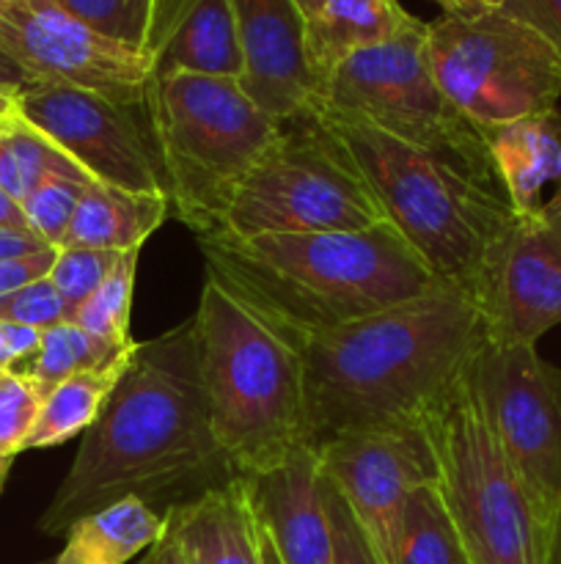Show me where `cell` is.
Listing matches in <instances>:
<instances>
[{
	"label": "cell",
	"mask_w": 561,
	"mask_h": 564,
	"mask_svg": "<svg viewBox=\"0 0 561 564\" xmlns=\"http://www.w3.org/2000/svg\"><path fill=\"white\" fill-rule=\"evenodd\" d=\"M240 479L209 422L193 319L138 341L75 463L38 518L50 538L113 501L138 496L163 516Z\"/></svg>",
	"instance_id": "obj_1"
},
{
	"label": "cell",
	"mask_w": 561,
	"mask_h": 564,
	"mask_svg": "<svg viewBox=\"0 0 561 564\" xmlns=\"http://www.w3.org/2000/svg\"><path fill=\"white\" fill-rule=\"evenodd\" d=\"M487 339L484 314L451 286L317 336L300 350L306 446L424 424Z\"/></svg>",
	"instance_id": "obj_2"
},
{
	"label": "cell",
	"mask_w": 561,
	"mask_h": 564,
	"mask_svg": "<svg viewBox=\"0 0 561 564\" xmlns=\"http://www.w3.org/2000/svg\"><path fill=\"white\" fill-rule=\"evenodd\" d=\"M196 240L207 279L297 352L317 336L443 286L388 220L361 231H215Z\"/></svg>",
	"instance_id": "obj_3"
},
{
	"label": "cell",
	"mask_w": 561,
	"mask_h": 564,
	"mask_svg": "<svg viewBox=\"0 0 561 564\" xmlns=\"http://www.w3.org/2000/svg\"><path fill=\"white\" fill-rule=\"evenodd\" d=\"M317 110L344 138L388 224L429 273L479 306L495 251L517 218L504 193L358 116L328 105Z\"/></svg>",
	"instance_id": "obj_4"
},
{
	"label": "cell",
	"mask_w": 561,
	"mask_h": 564,
	"mask_svg": "<svg viewBox=\"0 0 561 564\" xmlns=\"http://www.w3.org/2000/svg\"><path fill=\"white\" fill-rule=\"evenodd\" d=\"M193 325L218 444L240 477L280 466L306 446L300 352L212 279Z\"/></svg>",
	"instance_id": "obj_5"
},
{
	"label": "cell",
	"mask_w": 561,
	"mask_h": 564,
	"mask_svg": "<svg viewBox=\"0 0 561 564\" xmlns=\"http://www.w3.org/2000/svg\"><path fill=\"white\" fill-rule=\"evenodd\" d=\"M170 207L196 237L226 229L231 202L273 147L280 121L234 77L168 75L148 94Z\"/></svg>",
	"instance_id": "obj_6"
},
{
	"label": "cell",
	"mask_w": 561,
	"mask_h": 564,
	"mask_svg": "<svg viewBox=\"0 0 561 564\" xmlns=\"http://www.w3.org/2000/svg\"><path fill=\"white\" fill-rule=\"evenodd\" d=\"M438 488L471 564H548L550 529L462 378L424 422Z\"/></svg>",
	"instance_id": "obj_7"
},
{
	"label": "cell",
	"mask_w": 561,
	"mask_h": 564,
	"mask_svg": "<svg viewBox=\"0 0 561 564\" xmlns=\"http://www.w3.org/2000/svg\"><path fill=\"white\" fill-rule=\"evenodd\" d=\"M385 209L355 154L317 108L280 121L231 202L226 229L237 237L361 231L385 224Z\"/></svg>",
	"instance_id": "obj_8"
},
{
	"label": "cell",
	"mask_w": 561,
	"mask_h": 564,
	"mask_svg": "<svg viewBox=\"0 0 561 564\" xmlns=\"http://www.w3.org/2000/svg\"><path fill=\"white\" fill-rule=\"evenodd\" d=\"M319 105L358 116L504 193L484 132L451 105L435 80L427 22L418 20L410 31L336 66Z\"/></svg>",
	"instance_id": "obj_9"
},
{
	"label": "cell",
	"mask_w": 561,
	"mask_h": 564,
	"mask_svg": "<svg viewBox=\"0 0 561 564\" xmlns=\"http://www.w3.org/2000/svg\"><path fill=\"white\" fill-rule=\"evenodd\" d=\"M427 50L438 86L482 132L548 113L561 99L559 50L501 9L427 22Z\"/></svg>",
	"instance_id": "obj_10"
},
{
	"label": "cell",
	"mask_w": 561,
	"mask_h": 564,
	"mask_svg": "<svg viewBox=\"0 0 561 564\" xmlns=\"http://www.w3.org/2000/svg\"><path fill=\"white\" fill-rule=\"evenodd\" d=\"M16 116L69 154L94 182L170 202L148 99L119 102L86 88L31 83L16 94Z\"/></svg>",
	"instance_id": "obj_11"
},
{
	"label": "cell",
	"mask_w": 561,
	"mask_h": 564,
	"mask_svg": "<svg viewBox=\"0 0 561 564\" xmlns=\"http://www.w3.org/2000/svg\"><path fill=\"white\" fill-rule=\"evenodd\" d=\"M501 449L548 521L561 499V369L531 345L484 341L465 372Z\"/></svg>",
	"instance_id": "obj_12"
},
{
	"label": "cell",
	"mask_w": 561,
	"mask_h": 564,
	"mask_svg": "<svg viewBox=\"0 0 561 564\" xmlns=\"http://www.w3.org/2000/svg\"><path fill=\"white\" fill-rule=\"evenodd\" d=\"M0 47L33 83L86 88L119 102H146L152 94V55L99 36L58 0H0Z\"/></svg>",
	"instance_id": "obj_13"
},
{
	"label": "cell",
	"mask_w": 561,
	"mask_h": 564,
	"mask_svg": "<svg viewBox=\"0 0 561 564\" xmlns=\"http://www.w3.org/2000/svg\"><path fill=\"white\" fill-rule=\"evenodd\" d=\"M314 452L319 471L344 496L380 564H391L407 499L413 490L438 479L427 427L352 430Z\"/></svg>",
	"instance_id": "obj_14"
},
{
	"label": "cell",
	"mask_w": 561,
	"mask_h": 564,
	"mask_svg": "<svg viewBox=\"0 0 561 564\" xmlns=\"http://www.w3.org/2000/svg\"><path fill=\"white\" fill-rule=\"evenodd\" d=\"M490 341L531 345L561 323V209L517 215L479 301Z\"/></svg>",
	"instance_id": "obj_15"
},
{
	"label": "cell",
	"mask_w": 561,
	"mask_h": 564,
	"mask_svg": "<svg viewBox=\"0 0 561 564\" xmlns=\"http://www.w3.org/2000/svg\"><path fill=\"white\" fill-rule=\"evenodd\" d=\"M245 72L240 86L273 119L286 121L319 105L306 61V17L295 0H231Z\"/></svg>",
	"instance_id": "obj_16"
},
{
	"label": "cell",
	"mask_w": 561,
	"mask_h": 564,
	"mask_svg": "<svg viewBox=\"0 0 561 564\" xmlns=\"http://www.w3.org/2000/svg\"><path fill=\"white\" fill-rule=\"evenodd\" d=\"M242 479L253 516L280 564H333V532L317 452L300 446L280 466Z\"/></svg>",
	"instance_id": "obj_17"
},
{
	"label": "cell",
	"mask_w": 561,
	"mask_h": 564,
	"mask_svg": "<svg viewBox=\"0 0 561 564\" xmlns=\"http://www.w3.org/2000/svg\"><path fill=\"white\" fill-rule=\"evenodd\" d=\"M154 80L168 75L234 77L245 72L231 0H176L152 50Z\"/></svg>",
	"instance_id": "obj_18"
},
{
	"label": "cell",
	"mask_w": 561,
	"mask_h": 564,
	"mask_svg": "<svg viewBox=\"0 0 561 564\" xmlns=\"http://www.w3.org/2000/svg\"><path fill=\"white\" fill-rule=\"evenodd\" d=\"M504 196L515 215H534L561 196V110L526 116L484 132Z\"/></svg>",
	"instance_id": "obj_19"
},
{
	"label": "cell",
	"mask_w": 561,
	"mask_h": 564,
	"mask_svg": "<svg viewBox=\"0 0 561 564\" xmlns=\"http://www.w3.org/2000/svg\"><path fill=\"white\" fill-rule=\"evenodd\" d=\"M168 534L190 564H262L258 523L242 477L170 512Z\"/></svg>",
	"instance_id": "obj_20"
},
{
	"label": "cell",
	"mask_w": 561,
	"mask_h": 564,
	"mask_svg": "<svg viewBox=\"0 0 561 564\" xmlns=\"http://www.w3.org/2000/svg\"><path fill=\"white\" fill-rule=\"evenodd\" d=\"M418 22L399 0H324L306 17V61L314 83L322 88L336 66L355 53L391 42Z\"/></svg>",
	"instance_id": "obj_21"
},
{
	"label": "cell",
	"mask_w": 561,
	"mask_h": 564,
	"mask_svg": "<svg viewBox=\"0 0 561 564\" xmlns=\"http://www.w3.org/2000/svg\"><path fill=\"white\" fill-rule=\"evenodd\" d=\"M170 202L154 193H130L91 182L75 209L61 248L135 251L168 218Z\"/></svg>",
	"instance_id": "obj_22"
},
{
	"label": "cell",
	"mask_w": 561,
	"mask_h": 564,
	"mask_svg": "<svg viewBox=\"0 0 561 564\" xmlns=\"http://www.w3.org/2000/svg\"><path fill=\"white\" fill-rule=\"evenodd\" d=\"M168 532V516L138 496L113 501L72 523L53 564H130Z\"/></svg>",
	"instance_id": "obj_23"
},
{
	"label": "cell",
	"mask_w": 561,
	"mask_h": 564,
	"mask_svg": "<svg viewBox=\"0 0 561 564\" xmlns=\"http://www.w3.org/2000/svg\"><path fill=\"white\" fill-rule=\"evenodd\" d=\"M130 356L132 352H127V356L116 358V361L105 364V367L77 372L72 378H66L64 383L55 386L44 397L42 411H38L36 424H33L22 452L66 444V441L77 438L86 430H91V424L99 419L108 397L113 394L116 383L124 375Z\"/></svg>",
	"instance_id": "obj_24"
},
{
	"label": "cell",
	"mask_w": 561,
	"mask_h": 564,
	"mask_svg": "<svg viewBox=\"0 0 561 564\" xmlns=\"http://www.w3.org/2000/svg\"><path fill=\"white\" fill-rule=\"evenodd\" d=\"M55 176L91 180L36 127L22 121L16 113L6 119L0 127V187L22 204L38 185Z\"/></svg>",
	"instance_id": "obj_25"
},
{
	"label": "cell",
	"mask_w": 561,
	"mask_h": 564,
	"mask_svg": "<svg viewBox=\"0 0 561 564\" xmlns=\"http://www.w3.org/2000/svg\"><path fill=\"white\" fill-rule=\"evenodd\" d=\"M391 564H471L435 485H421L407 499Z\"/></svg>",
	"instance_id": "obj_26"
},
{
	"label": "cell",
	"mask_w": 561,
	"mask_h": 564,
	"mask_svg": "<svg viewBox=\"0 0 561 564\" xmlns=\"http://www.w3.org/2000/svg\"><path fill=\"white\" fill-rule=\"evenodd\" d=\"M127 352L132 350H110L102 341H97L86 330L77 328L75 323L64 319V323L53 325V328H44L38 350L28 361H22L20 367L9 369V372L28 378L47 397L55 386L64 383L72 375L105 367V364L116 361V358L127 356Z\"/></svg>",
	"instance_id": "obj_27"
},
{
	"label": "cell",
	"mask_w": 561,
	"mask_h": 564,
	"mask_svg": "<svg viewBox=\"0 0 561 564\" xmlns=\"http://www.w3.org/2000/svg\"><path fill=\"white\" fill-rule=\"evenodd\" d=\"M138 257H141V248L121 253L113 273L69 317V323H75L77 328H82L110 350H132L135 347L130 336V312L132 292H135Z\"/></svg>",
	"instance_id": "obj_28"
},
{
	"label": "cell",
	"mask_w": 561,
	"mask_h": 564,
	"mask_svg": "<svg viewBox=\"0 0 561 564\" xmlns=\"http://www.w3.org/2000/svg\"><path fill=\"white\" fill-rule=\"evenodd\" d=\"M58 3L99 36L152 55L160 28V0H58Z\"/></svg>",
	"instance_id": "obj_29"
},
{
	"label": "cell",
	"mask_w": 561,
	"mask_h": 564,
	"mask_svg": "<svg viewBox=\"0 0 561 564\" xmlns=\"http://www.w3.org/2000/svg\"><path fill=\"white\" fill-rule=\"evenodd\" d=\"M119 251H97V248H58L50 268V284L64 297L69 317L102 286V281L119 264Z\"/></svg>",
	"instance_id": "obj_30"
},
{
	"label": "cell",
	"mask_w": 561,
	"mask_h": 564,
	"mask_svg": "<svg viewBox=\"0 0 561 564\" xmlns=\"http://www.w3.org/2000/svg\"><path fill=\"white\" fill-rule=\"evenodd\" d=\"M94 180H66V176H55L38 185L31 196L22 202V213H25L28 226L38 240L47 242L50 248H61L66 231H69L75 209L80 204L82 193Z\"/></svg>",
	"instance_id": "obj_31"
},
{
	"label": "cell",
	"mask_w": 561,
	"mask_h": 564,
	"mask_svg": "<svg viewBox=\"0 0 561 564\" xmlns=\"http://www.w3.org/2000/svg\"><path fill=\"white\" fill-rule=\"evenodd\" d=\"M44 394L16 372L0 375V452L16 457L36 424Z\"/></svg>",
	"instance_id": "obj_32"
},
{
	"label": "cell",
	"mask_w": 561,
	"mask_h": 564,
	"mask_svg": "<svg viewBox=\"0 0 561 564\" xmlns=\"http://www.w3.org/2000/svg\"><path fill=\"white\" fill-rule=\"evenodd\" d=\"M0 319L3 323L44 330L69 319V308H66L58 290L44 275V279L31 281V284L20 286V290H11L6 295H0Z\"/></svg>",
	"instance_id": "obj_33"
},
{
	"label": "cell",
	"mask_w": 561,
	"mask_h": 564,
	"mask_svg": "<svg viewBox=\"0 0 561 564\" xmlns=\"http://www.w3.org/2000/svg\"><path fill=\"white\" fill-rule=\"evenodd\" d=\"M324 507H328L330 532H333V564H380L372 543L358 527L355 516L346 507L344 496L322 477Z\"/></svg>",
	"instance_id": "obj_34"
},
{
	"label": "cell",
	"mask_w": 561,
	"mask_h": 564,
	"mask_svg": "<svg viewBox=\"0 0 561 564\" xmlns=\"http://www.w3.org/2000/svg\"><path fill=\"white\" fill-rule=\"evenodd\" d=\"M501 11L542 33L561 55V0H504Z\"/></svg>",
	"instance_id": "obj_35"
},
{
	"label": "cell",
	"mask_w": 561,
	"mask_h": 564,
	"mask_svg": "<svg viewBox=\"0 0 561 564\" xmlns=\"http://www.w3.org/2000/svg\"><path fill=\"white\" fill-rule=\"evenodd\" d=\"M38 341H42V330L0 319V369L9 372L28 361L38 350Z\"/></svg>",
	"instance_id": "obj_36"
},
{
	"label": "cell",
	"mask_w": 561,
	"mask_h": 564,
	"mask_svg": "<svg viewBox=\"0 0 561 564\" xmlns=\"http://www.w3.org/2000/svg\"><path fill=\"white\" fill-rule=\"evenodd\" d=\"M55 253H58V248H47L42 253H33V257L0 262V295H6L11 290H20V286L31 284V281L44 279L50 273V268H53Z\"/></svg>",
	"instance_id": "obj_37"
},
{
	"label": "cell",
	"mask_w": 561,
	"mask_h": 564,
	"mask_svg": "<svg viewBox=\"0 0 561 564\" xmlns=\"http://www.w3.org/2000/svg\"><path fill=\"white\" fill-rule=\"evenodd\" d=\"M47 242L38 240L31 231H11L0 229V262H11V259H25L33 253L47 251Z\"/></svg>",
	"instance_id": "obj_38"
},
{
	"label": "cell",
	"mask_w": 561,
	"mask_h": 564,
	"mask_svg": "<svg viewBox=\"0 0 561 564\" xmlns=\"http://www.w3.org/2000/svg\"><path fill=\"white\" fill-rule=\"evenodd\" d=\"M443 9V17H457V20H473V17L490 14L504 6V0H432Z\"/></svg>",
	"instance_id": "obj_39"
},
{
	"label": "cell",
	"mask_w": 561,
	"mask_h": 564,
	"mask_svg": "<svg viewBox=\"0 0 561 564\" xmlns=\"http://www.w3.org/2000/svg\"><path fill=\"white\" fill-rule=\"evenodd\" d=\"M31 75H28L25 69H20V66L6 55V50L0 47V91L20 94L22 88L31 86Z\"/></svg>",
	"instance_id": "obj_40"
},
{
	"label": "cell",
	"mask_w": 561,
	"mask_h": 564,
	"mask_svg": "<svg viewBox=\"0 0 561 564\" xmlns=\"http://www.w3.org/2000/svg\"><path fill=\"white\" fill-rule=\"evenodd\" d=\"M141 564H190V562H187V556L182 554L179 543L165 532V538L160 540L154 549H148L146 554H143Z\"/></svg>",
	"instance_id": "obj_41"
},
{
	"label": "cell",
	"mask_w": 561,
	"mask_h": 564,
	"mask_svg": "<svg viewBox=\"0 0 561 564\" xmlns=\"http://www.w3.org/2000/svg\"><path fill=\"white\" fill-rule=\"evenodd\" d=\"M0 229H11V231H31L28 226L25 213H22V204L16 198H11L9 193L0 187ZM33 235V231H31Z\"/></svg>",
	"instance_id": "obj_42"
},
{
	"label": "cell",
	"mask_w": 561,
	"mask_h": 564,
	"mask_svg": "<svg viewBox=\"0 0 561 564\" xmlns=\"http://www.w3.org/2000/svg\"><path fill=\"white\" fill-rule=\"evenodd\" d=\"M548 564H561V499H559V507H556L553 529H550V554H548Z\"/></svg>",
	"instance_id": "obj_43"
},
{
	"label": "cell",
	"mask_w": 561,
	"mask_h": 564,
	"mask_svg": "<svg viewBox=\"0 0 561 564\" xmlns=\"http://www.w3.org/2000/svg\"><path fill=\"white\" fill-rule=\"evenodd\" d=\"M258 523V521H256ZM258 549H262V564H280L278 554H275L273 543H270L267 534L262 532V527H258Z\"/></svg>",
	"instance_id": "obj_44"
},
{
	"label": "cell",
	"mask_w": 561,
	"mask_h": 564,
	"mask_svg": "<svg viewBox=\"0 0 561 564\" xmlns=\"http://www.w3.org/2000/svg\"><path fill=\"white\" fill-rule=\"evenodd\" d=\"M16 113V94L0 91V121L11 119Z\"/></svg>",
	"instance_id": "obj_45"
},
{
	"label": "cell",
	"mask_w": 561,
	"mask_h": 564,
	"mask_svg": "<svg viewBox=\"0 0 561 564\" xmlns=\"http://www.w3.org/2000/svg\"><path fill=\"white\" fill-rule=\"evenodd\" d=\"M295 3H297V9L302 11V17H311L314 11L324 3V0H295Z\"/></svg>",
	"instance_id": "obj_46"
},
{
	"label": "cell",
	"mask_w": 561,
	"mask_h": 564,
	"mask_svg": "<svg viewBox=\"0 0 561 564\" xmlns=\"http://www.w3.org/2000/svg\"><path fill=\"white\" fill-rule=\"evenodd\" d=\"M11 463H14V457L3 455V452H0V477H6V474H9Z\"/></svg>",
	"instance_id": "obj_47"
},
{
	"label": "cell",
	"mask_w": 561,
	"mask_h": 564,
	"mask_svg": "<svg viewBox=\"0 0 561 564\" xmlns=\"http://www.w3.org/2000/svg\"><path fill=\"white\" fill-rule=\"evenodd\" d=\"M174 3H176V0H160V22H163L165 11H168ZM157 31H160V28H157Z\"/></svg>",
	"instance_id": "obj_48"
},
{
	"label": "cell",
	"mask_w": 561,
	"mask_h": 564,
	"mask_svg": "<svg viewBox=\"0 0 561 564\" xmlns=\"http://www.w3.org/2000/svg\"><path fill=\"white\" fill-rule=\"evenodd\" d=\"M3 482H6V477H0V490H3Z\"/></svg>",
	"instance_id": "obj_49"
},
{
	"label": "cell",
	"mask_w": 561,
	"mask_h": 564,
	"mask_svg": "<svg viewBox=\"0 0 561 564\" xmlns=\"http://www.w3.org/2000/svg\"><path fill=\"white\" fill-rule=\"evenodd\" d=\"M556 207H559V209H561V202H556Z\"/></svg>",
	"instance_id": "obj_50"
},
{
	"label": "cell",
	"mask_w": 561,
	"mask_h": 564,
	"mask_svg": "<svg viewBox=\"0 0 561 564\" xmlns=\"http://www.w3.org/2000/svg\"><path fill=\"white\" fill-rule=\"evenodd\" d=\"M556 202H561V196H559V198H556Z\"/></svg>",
	"instance_id": "obj_51"
},
{
	"label": "cell",
	"mask_w": 561,
	"mask_h": 564,
	"mask_svg": "<svg viewBox=\"0 0 561 564\" xmlns=\"http://www.w3.org/2000/svg\"><path fill=\"white\" fill-rule=\"evenodd\" d=\"M0 375H3V369H0Z\"/></svg>",
	"instance_id": "obj_52"
},
{
	"label": "cell",
	"mask_w": 561,
	"mask_h": 564,
	"mask_svg": "<svg viewBox=\"0 0 561 564\" xmlns=\"http://www.w3.org/2000/svg\"><path fill=\"white\" fill-rule=\"evenodd\" d=\"M0 127H3V121H0Z\"/></svg>",
	"instance_id": "obj_53"
},
{
	"label": "cell",
	"mask_w": 561,
	"mask_h": 564,
	"mask_svg": "<svg viewBox=\"0 0 561 564\" xmlns=\"http://www.w3.org/2000/svg\"><path fill=\"white\" fill-rule=\"evenodd\" d=\"M138 564H141V562H138Z\"/></svg>",
	"instance_id": "obj_54"
}]
</instances>
